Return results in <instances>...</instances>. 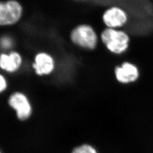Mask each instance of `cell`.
Segmentation results:
<instances>
[{
    "label": "cell",
    "instance_id": "1",
    "mask_svg": "<svg viewBox=\"0 0 153 153\" xmlns=\"http://www.w3.org/2000/svg\"><path fill=\"white\" fill-rule=\"evenodd\" d=\"M100 37L107 49L114 54H121L128 48L130 38L123 31L106 28L101 32Z\"/></svg>",
    "mask_w": 153,
    "mask_h": 153
},
{
    "label": "cell",
    "instance_id": "2",
    "mask_svg": "<svg viewBox=\"0 0 153 153\" xmlns=\"http://www.w3.org/2000/svg\"><path fill=\"white\" fill-rule=\"evenodd\" d=\"M70 37L73 43L85 49L94 50L98 43L95 31L92 26L86 24L76 26L71 31Z\"/></svg>",
    "mask_w": 153,
    "mask_h": 153
},
{
    "label": "cell",
    "instance_id": "3",
    "mask_svg": "<svg viewBox=\"0 0 153 153\" xmlns=\"http://www.w3.org/2000/svg\"><path fill=\"white\" fill-rule=\"evenodd\" d=\"M23 9L16 0L1 1L0 4V25L10 26L17 23L22 17Z\"/></svg>",
    "mask_w": 153,
    "mask_h": 153
},
{
    "label": "cell",
    "instance_id": "4",
    "mask_svg": "<svg viewBox=\"0 0 153 153\" xmlns=\"http://www.w3.org/2000/svg\"><path fill=\"white\" fill-rule=\"evenodd\" d=\"M102 19L107 28L115 29L124 26L127 22L128 17L126 12L121 8L113 7L104 12Z\"/></svg>",
    "mask_w": 153,
    "mask_h": 153
},
{
    "label": "cell",
    "instance_id": "5",
    "mask_svg": "<svg viewBox=\"0 0 153 153\" xmlns=\"http://www.w3.org/2000/svg\"><path fill=\"white\" fill-rule=\"evenodd\" d=\"M9 105L16 111L17 117L24 120L31 114V108L27 97L20 92H15L9 98Z\"/></svg>",
    "mask_w": 153,
    "mask_h": 153
},
{
    "label": "cell",
    "instance_id": "6",
    "mask_svg": "<svg viewBox=\"0 0 153 153\" xmlns=\"http://www.w3.org/2000/svg\"><path fill=\"white\" fill-rule=\"evenodd\" d=\"M114 74L117 81L123 84L135 82L139 76V71L137 67L128 62H123L120 66L116 67Z\"/></svg>",
    "mask_w": 153,
    "mask_h": 153
},
{
    "label": "cell",
    "instance_id": "7",
    "mask_svg": "<svg viewBox=\"0 0 153 153\" xmlns=\"http://www.w3.org/2000/svg\"><path fill=\"white\" fill-rule=\"evenodd\" d=\"M55 62L51 55L45 52L38 53L35 57L32 68L38 75H48L55 68Z\"/></svg>",
    "mask_w": 153,
    "mask_h": 153
},
{
    "label": "cell",
    "instance_id": "8",
    "mask_svg": "<svg viewBox=\"0 0 153 153\" xmlns=\"http://www.w3.org/2000/svg\"><path fill=\"white\" fill-rule=\"evenodd\" d=\"M22 62L20 53L12 51L9 54L1 53L0 56V67L7 72H14L19 68Z\"/></svg>",
    "mask_w": 153,
    "mask_h": 153
},
{
    "label": "cell",
    "instance_id": "9",
    "mask_svg": "<svg viewBox=\"0 0 153 153\" xmlns=\"http://www.w3.org/2000/svg\"><path fill=\"white\" fill-rule=\"evenodd\" d=\"M72 153H98L92 146L89 145L84 144L75 148Z\"/></svg>",
    "mask_w": 153,
    "mask_h": 153
},
{
    "label": "cell",
    "instance_id": "10",
    "mask_svg": "<svg viewBox=\"0 0 153 153\" xmlns=\"http://www.w3.org/2000/svg\"><path fill=\"white\" fill-rule=\"evenodd\" d=\"M0 82H1L0 91L1 92L6 89L7 86V83L6 78L2 74H1V76H0Z\"/></svg>",
    "mask_w": 153,
    "mask_h": 153
}]
</instances>
